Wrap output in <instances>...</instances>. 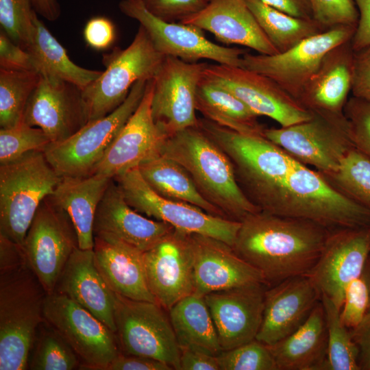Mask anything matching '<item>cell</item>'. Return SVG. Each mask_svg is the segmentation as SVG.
<instances>
[{"label":"cell","instance_id":"6da1fadb","mask_svg":"<svg viewBox=\"0 0 370 370\" xmlns=\"http://www.w3.org/2000/svg\"><path fill=\"white\" fill-rule=\"evenodd\" d=\"M330 231L307 220L260 210L241 221L232 247L261 273L267 286H273L306 275Z\"/></svg>","mask_w":370,"mask_h":370},{"label":"cell","instance_id":"7a4b0ae2","mask_svg":"<svg viewBox=\"0 0 370 370\" xmlns=\"http://www.w3.org/2000/svg\"><path fill=\"white\" fill-rule=\"evenodd\" d=\"M160 153L183 166L201 196L227 219L241 221L260 210L238 186L228 156L198 125L168 137Z\"/></svg>","mask_w":370,"mask_h":370},{"label":"cell","instance_id":"3957f363","mask_svg":"<svg viewBox=\"0 0 370 370\" xmlns=\"http://www.w3.org/2000/svg\"><path fill=\"white\" fill-rule=\"evenodd\" d=\"M198 125L228 156L247 197L269 212L298 161L264 136L241 134L205 118L199 119Z\"/></svg>","mask_w":370,"mask_h":370},{"label":"cell","instance_id":"277c9868","mask_svg":"<svg viewBox=\"0 0 370 370\" xmlns=\"http://www.w3.org/2000/svg\"><path fill=\"white\" fill-rule=\"evenodd\" d=\"M47 293L28 265L0 268V369L26 370Z\"/></svg>","mask_w":370,"mask_h":370},{"label":"cell","instance_id":"5b68a950","mask_svg":"<svg viewBox=\"0 0 370 370\" xmlns=\"http://www.w3.org/2000/svg\"><path fill=\"white\" fill-rule=\"evenodd\" d=\"M267 212L307 220L329 230L370 227V210L345 196L321 173L299 162Z\"/></svg>","mask_w":370,"mask_h":370},{"label":"cell","instance_id":"8992f818","mask_svg":"<svg viewBox=\"0 0 370 370\" xmlns=\"http://www.w3.org/2000/svg\"><path fill=\"white\" fill-rule=\"evenodd\" d=\"M61 177L41 151L0 164V236L21 245L40 204Z\"/></svg>","mask_w":370,"mask_h":370},{"label":"cell","instance_id":"52a82bcc","mask_svg":"<svg viewBox=\"0 0 370 370\" xmlns=\"http://www.w3.org/2000/svg\"><path fill=\"white\" fill-rule=\"evenodd\" d=\"M164 58L140 25L127 48H114L103 56L105 71L82 90L88 122L103 118L116 109L136 82L153 78Z\"/></svg>","mask_w":370,"mask_h":370},{"label":"cell","instance_id":"ba28073f","mask_svg":"<svg viewBox=\"0 0 370 370\" xmlns=\"http://www.w3.org/2000/svg\"><path fill=\"white\" fill-rule=\"evenodd\" d=\"M148 80L132 87L125 100L106 116L88 122L69 138L51 143L44 153L60 176L91 175L121 130L139 106Z\"/></svg>","mask_w":370,"mask_h":370},{"label":"cell","instance_id":"9c48e42d","mask_svg":"<svg viewBox=\"0 0 370 370\" xmlns=\"http://www.w3.org/2000/svg\"><path fill=\"white\" fill-rule=\"evenodd\" d=\"M114 306L115 334L122 354L154 358L180 370L181 351L165 308L114 292Z\"/></svg>","mask_w":370,"mask_h":370},{"label":"cell","instance_id":"30bf717a","mask_svg":"<svg viewBox=\"0 0 370 370\" xmlns=\"http://www.w3.org/2000/svg\"><path fill=\"white\" fill-rule=\"evenodd\" d=\"M312 113L309 119L289 126L265 128L264 136L299 162L330 174L354 147L349 122L345 115Z\"/></svg>","mask_w":370,"mask_h":370},{"label":"cell","instance_id":"8fae6325","mask_svg":"<svg viewBox=\"0 0 370 370\" xmlns=\"http://www.w3.org/2000/svg\"><path fill=\"white\" fill-rule=\"evenodd\" d=\"M127 203L138 212L176 230L219 239L232 247L241 221L212 215L190 204L164 198L144 180L138 168L113 178Z\"/></svg>","mask_w":370,"mask_h":370},{"label":"cell","instance_id":"7c38bea8","mask_svg":"<svg viewBox=\"0 0 370 370\" xmlns=\"http://www.w3.org/2000/svg\"><path fill=\"white\" fill-rule=\"evenodd\" d=\"M21 247L47 294L53 293L64 267L79 246L70 217L51 195L40 204Z\"/></svg>","mask_w":370,"mask_h":370},{"label":"cell","instance_id":"4fadbf2b","mask_svg":"<svg viewBox=\"0 0 370 370\" xmlns=\"http://www.w3.org/2000/svg\"><path fill=\"white\" fill-rule=\"evenodd\" d=\"M356 25H338L308 37L291 49L273 55L245 53L241 66L265 75L297 100L325 55L352 38Z\"/></svg>","mask_w":370,"mask_h":370},{"label":"cell","instance_id":"5bb4252c","mask_svg":"<svg viewBox=\"0 0 370 370\" xmlns=\"http://www.w3.org/2000/svg\"><path fill=\"white\" fill-rule=\"evenodd\" d=\"M44 317L73 349L80 360V369L106 370L121 354L116 334L63 294H47Z\"/></svg>","mask_w":370,"mask_h":370},{"label":"cell","instance_id":"9a60e30c","mask_svg":"<svg viewBox=\"0 0 370 370\" xmlns=\"http://www.w3.org/2000/svg\"><path fill=\"white\" fill-rule=\"evenodd\" d=\"M119 8L124 14L139 22L155 48L164 56L188 62L208 59L221 64L241 66L245 50L217 45L208 40L204 30L198 27L163 21L150 12L143 0H123Z\"/></svg>","mask_w":370,"mask_h":370},{"label":"cell","instance_id":"2e32d148","mask_svg":"<svg viewBox=\"0 0 370 370\" xmlns=\"http://www.w3.org/2000/svg\"><path fill=\"white\" fill-rule=\"evenodd\" d=\"M203 76L232 92L257 116H267L281 127L308 120L313 114L273 80L249 69L208 64Z\"/></svg>","mask_w":370,"mask_h":370},{"label":"cell","instance_id":"e0dca14e","mask_svg":"<svg viewBox=\"0 0 370 370\" xmlns=\"http://www.w3.org/2000/svg\"><path fill=\"white\" fill-rule=\"evenodd\" d=\"M207 65L165 56L153 77L151 112L167 137L198 125L195 96Z\"/></svg>","mask_w":370,"mask_h":370},{"label":"cell","instance_id":"ac0fdd59","mask_svg":"<svg viewBox=\"0 0 370 370\" xmlns=\"http://www.w3.org/2000/svg\"><path fill=\"white\" fill-rule=\"evenodd\" d=\"M370 254L369 227L331 230L322 251L306 275L321 295L341 308L345 289L362 276Z\"/></svg>","mask_w":370,"mask_h":370},{"label":"cell","instance_id":"d6986e66","mask_svg":"<svg viewBox=\"0 0 370 370\" xmlns=\"http://www.w3.org/2000/svg\"><path fill=\"white\" fill-rule=\"evenodd\" d=\"M153 92V78L148 80L139 106L92 174L98 173L113 179L160 154L168 137L153 120L151 112Z\"/></svg>","mask_w":370,"mask_h":370},{"label":"cell","instance_id":"ffe728a7","mask_svg":"<svg viewBox=\"0 0 370 370\" xmlns=\"http://www.w3.org/2000/svg\"><path fill=\"white\" fill-rule=\"evenodd\" d=\"M188 234L174 229L143 252L149 288L166 310L194 292V256Z\"/></svg>","mask_w":370,"mask_h":370},{"label":"cell","instance_id":"44dd1931","mask_svg":"<svg viewBox=\"0 0 370 370\" xmlns=\"http://www.w3.org/2000/svg\"><path fill=\"white\" fill-rule=\"evenodd\" d=\"M23 122L40 128L51 143L69 138L88 123L82 90L41 75L27 102Z\"/></svg>","mask_w":370,"mask_h":370},{"label":"cell","instance_id":"7402d4cb","mask_svg":"<svg viewBox=\"0 0 370 370\" xmlns=\"http://www.w3.org/2000/svg\"><path fill=\"white\" fill-rule=\"evenodd\" d=\"M264 284H254L204 295L223 350L256 338L263 317Z\"/></svg>","mask_w":370,"mask_h":370},{"label":"cell","instance_id":"603a6c76","mask_svg":"<svg viewBox=\"0 0 370 370\" xmlns=\"http://www.w3.org/2000/svg\"><path fill=\"white\" fill-rule=\"evenodd\" d=\"M194 256V292L205 295L225 289L264 284L261 273L227 243L199 234H188Z\"/></svg>","mask_w":370,"mask_h":370},{"label":"cell","instance_id":"cb8c5ba5","mask_svg":"<svg viewBox=\"0 0 370 370\" xmlns=\"http://www.w3.org/2000/svg\"><path fill=\"white\" fill-rule=\"evenodd\" d=\"M321 300L307 275L286 279L266 290L262 323L256 339L271 345L295 331Z\"/></svg>","mask_w":370,"mask_h":370},{"label":"cell","instance_id":"d4e9b609","mask_svg":"<svg viewBox=\"0 0 370 370\" xmlns=\"http://www.w3.org/2000/svg\"><path fill=\"white\" fill-rule=\"evenodd\" d=\"M174 230L171 225L150 219L132 208L112 179L96 210L94 236H109L145 252Z\"/></svg>","mask_w":370,"mask_h":370},{"label":"cell","instance_id":"484cf974","mask_svg":"<svg viewBox=\"0 0 370 370\" xmlns=\"http://www.w3.org/2000/svg\"><path fill=\"white\" fill-rule=\"evenodd\" d=\"M206 2L204 8L180 23L206 30L227 45L247 47L260 54L278 53L244 0H206Z\"/></svg>","mask_w":370,"mask_h":370},{"label":"cell","instance_id":"4316f807","mask_svg":"<svg viewBox=\"0 0 370 370\" xmlns=\"http://www.w3.org/2000/svg\"><path fill=\"white\" fill-rule=\"evenodd\" d=\"M352 39L331 49L304 88L298 101L314 113L343 116L354 78Z\"/></svg>","mask_w":370,"mask_h":370},{"label":"cell","instance_id":"83f0119b","mask_svg":"<svg viewBox=\"0 0 370 370\" xmlns=\"http://www.w3.org/2000/svg\"><path fill=\"white\" fill-rule=\"evenodd\" d=\"M54 292L75 301L116 333L114 292L95 264L93 249L77 247L73 251Z\"/></svg>","mask_w":370,"mask_h":370},{"label":"cell","instance_id":"f1b7e54d","mask_svg":"<svg viewBox=\"0 0 370 370\" xmlns=\"http://www.w3.org/2000/svg\"><path fill=\"white\" fill-rule=\"evenodd\" d=\"M95 264L109 288L127 298L156 302L147 280L143 252L109 236H94Z\"/></svg>","mask_w":370,"mask_h":370},{"label":"cell","instance_id":"f546056e","mask_svg":"<svg viewBox=\"0 0 370 370\" xmlns=\"http://www.w3.org/2000/svg\"><path fill=\"white\" fill-rule=\"evenodd\" d=\"M267 346L278 370H326L328 334L321 300L295 331Z\"/></svg>","mask_w":370,"mask_h":370},{"label":"cell","instance_id":"4dcf8cb0","mask_svg":"<svg viewBox=\"0 0 370 370\" xmlns=\"http://www.w3.org/2000/svg\"><path fill=\"white\" fill-rule=\"evenodd\" d=\"M112 179L98 173L62 176L51 194L54 201L70 217L80 249L94 247L93 223L96 210Z\"/></svg>","mask_w":370,"mask_h":370},{"label":"cell","instance_id":"1f68e13d","mask_svg":"<svg viewBox=\"0 0 370 370\" xmlns=\"http://www.w3.org/2000/svg\"><path fill=\"white\" fill-rule=\"evenodd\" d=\"M169 319L180 348L217 356L221 351L217 332L204 295L195 292L169 309Z\"/></svg>","mask_w":370,"mask_h":370},{"label":"cell","instance_id":"d6a6232c","mask_svg":"<svg viewBox=\"0 0 370 370\" xmlns=\"http://www.w3.org/2000/svg\"><path fill=\"white\" fill-rule=\"evenodd\" d=\"M195 108L205 119L236 132L264 136V127L242 101L223 87L202 76L196 92Z\"/></svg>","mask_w":370,"mask_h":370},{"label":"cell","instance_id":"836d02e7","mask_svg":"<svg viewBox=\"0 0 370 370\" xmlns=\"http://www.w3.org/2000/svg\"><path fill=\"white\" fill-rule=\"evenodd\" d=\"M34 23V39L27 51L33 59L36 70L42 76L71 83L82 90L101 75L102 71L84 69L75 64L37 14Z\"/></svg>","mask_w":370,"mask_h":370},{"label":"cell","instance_id":"e575fe53","mask_svg":"<svg viewBox=\"0 0 370 370\" xmlns=\"http://www.w3.org/2000/svg\"><path fill=\"white\" fill-rule=\"evenodd\" d=\"M147 184L160 196L195 206L214 216L227 219L198 191L188 172L175 160L161 153L138 167Z\"/></svg>","mask_w":370,"mask_h":370},{"label":"cell","instance_id":"d590c367","mask_svg":"<svg viewBox=\"0 0 370 370\" xmlns=\"http://www.w3.org/2000/svg\"><path fill=\"white\" fill-rule=\"evenodd\" d=\"M244 1L278 53L325 31L313 18H301L288 14L260 0Z\"/></svg>","mask_w":370,"mask_h":370},{"label":"cell","instance_id":"8d00e7d4","mask_svg":"<svg viewBox=\"0 0 370 370\" xmlns=\"http://www.w3.org/2000/svg\"><path fill=\"white\" fill-rule=\"evenodd\" d=\"M40 77L35 71L0 69L1 128H11L23 123L27 102Z\"/></svg>","mask_w":370,"mask_h":370},{"label":"cell","instance_id":"74e56055","mask_svg":"<svg viewBox=\"0 0 370 370\" xmlns=\"http://www.w3.org/2000/svg\"><path fill=\"white\" fill-rule=\"evenodd\" d=\"M81 362L68 342L45 319L36 331L30 351L28 369L32 370H72Z\"/></svg>","mask_w":370,"mask_h":370},{"label":"cell","instance_id":"f35d334b","mask_svg":"<svg viewBox=\"0 0 370 370\" xmlns=\"http://www.w3.org/2000/svg\"><path fill=\"white\" fill-rule=\"evenodd\" d=\"M321 301L328 334L326 370H360L358 348L341 320L340 308L326 295H321Z\"/></svg>","mask_w":370,"mask_h":370},{"label":"cell","instance_id":"ab89813d","mask_svg":"<svg viewBox=\"0 0 370 370\" xmlns=\"http://www.w3.org/2000/svg\"><path fill=\"white\" fill-rule=\"evenodd\" d=\"M322 175L345 196L370 210V159L355 147L336 171Z\"/></svg>","mask_w":370,"mask_h":370},{"label":"cell","instance_id":"60d3db41","mask_svg":"<svg viewBox=\"0 0 370 370\" xmlns=\"http://www.w3.org/2000/svg\"><path fill=\"white\" fill-rule=\"evenodd\" d=\"M36 15L31 0H0L1 30L26 51L34 39Z\"/></svg>","mask_w":370,"mask_h":370},{"label":"cell","instance_id":"b9f144b4","mask_svg":"<svg viewBox=\"0 0 370 370\" xmlns=\"http://www.w3.org/2000/svg\"><path fill=\"white\" fill-rule=\"evenodd\" d=\"M51 143L40 128L25 123L0 130V164L14 161L33 151H45Z\"/></svg>","mask_w":370,"mask_h":370},{"label":"cell","instance_id":"7bdbcfd3","mask_svg":"<svg viewBox=\"0 0 370 370\" xmlns=\"http://www.w3.org/2000/svg\"><path fill=\"white\" fill-rule=\"evenodd\" d=\"M220 370H278L268 346L256 338L217 356Z\"/></svg>","mask_w":370,"mask_h":370},{"label":"cell","instance_id":"ee69618b","mask_svg":"<svg viewBox=\"0 0 370 370\" xmlns=\"http://www.w3.org/2000/svg\"><path fill=\"white\" fill-rule=\"evenodd\" d=\"M312 18L323 30L343 25H357L359 13L354 0H309Z\"/></svg>","mask_w":370,"mask_h":370},{"label":"cell","instance_id":"f6af8a7d","mask_svg":"<svg viewBox=\"0 0 370 370\" xmlns=\"http://www.w3.org/2000/svg\"><path fill=\"white\" fill-rule=\"evenodd\" d=\"M344 114L354 147L370 159V101L352 96Z\"/></svg>","mask_w":370,"mask_h":370},{"label":"cell","instance_id":"bcb514c9","mask_svg":"<svg viewBox=\"0 0 370 370\" xmlns=\"http://www.w3.org/2000/svg\"><path fill=\"white\" fill-rule=\"evenodd\" d=\"M369 304V288L361 276L353 280L345 289L340 310L342 323L349 330L356 328L367 314Z\"/></svg>","mask_w":370,"mask_h":370},{"label":"cell","instance_id":"7dc6e473","mask_svg":"<svg viewBox=\"0 0 370 370\" xmlns=\"http://www.w3.org/2000/svg\"><path fill=\"white\" fill-rule=\"evenodd\" d=\"M145 8L154 16L168 21L181 22L184 18L205 7L206 0H143Z\"/></svg>","mask_w":370,"mask_h":370},{"label":"cell","instance_id":"c3c4849f","mask_svg":"<svg viewBox=\"0 0 370 370\" xmlns=\"http://www.w3.org/2000/svg\"><path fill=\"white\" fill-rule=\"evenodd\" d=\"M0 69L37 71L29 53L14 43L2 30L0 32Z\"/></svg>","mask_w":370,"mask_h":370},{"label":"cell","instance_id":"681fc988","mask_svg":"<svg viewBox=\"0 0 370 370\" xmlns=\"http://www.w3.org/2000/svg\"><path fill=\"white\" fill-rule=\"evenodd\" d=\"M86 43L97 50L110 47L115 39V28L110 20L103 16L90 19L84 29Z\"/></svg>","mask_w":370,"mask_h":370},{"label":"cell","instance_id":"f907efd6","mask_svg":"<svg viewBox=\"0 0 370 370\" xmlns=\"http://www.w3.org/2000/svg\"><path fill=\"white\" fill-rule=\"evenodd\" d=\"M352 96L370 101V45L354 53Z\"/></svg>","mask_w":370,"mask_h":370},{"label":"cell","instance_id":"816d5d0a","mask_svg":"<svg viewBox=\"0 0 370 370\" xmlns=\"http://www.w3.org/2000/svg\"><path fill=\"white\" fill-rule=\"evenodd\" d=\"M169 364L151 358L121 354L106 370H171Z\"/></svg>","mask_w":370,"mask_h":370},{"label":"cell","instance_id":"f5cc1de1","mask_svg":"<svg viewBox=\"0 0 370 370\" xmlns=\"http://www.w3.org/2000/svg\"><path fill=\"white\" fill-rule=\"evenodd\" d=\"M180 351V370H220L217 356L193 349Z\"/></svg>","mask_w":370,"mask_h":370},{"label":"cell","instance_id":"db71d44e","mask_svg":"<svg viewBox=\"0 0 370 370\" xmlns=\"http://www.w3.org/2000/svg\"><path fill=\"white\" fill-rule=\"evenodd\" d=\"M359 13L356 29L352 38L354 51L370 45V0H354Z\"/></svg>","mask_w":370,"mask_h":370},{"label":"cell","instance_id":"11a10c76","mask_svg":"<svg viewBox=\"0 0 370 370\" xmlns=\"http://www.w3.org/2000/svg\"><path fill=\"white\" fill-rule=\"evenodd\" d=\"M351 333L358 348L360 370H370V312Z\"/></svg>","mask_w":370,"mask_h":370},{"label":"cell","instance_id":"9f6ffc18","mask_svg":"<svg viewBox=\"0 0 370 370\" xmlns=\"http://www.w3.org/2000/svg\"><path fill=\"white\" fill-rule=\"evenodd\" d=\"M288 14L306 19L312 18L309 0H260Z\"/></svg>","mask_w":370,"mask_h":370},{"label":"cell","instance_id":"6f0895ef","mask_svg":"<svg viewBox=\"0 0 370 370\" xmlns=\"http://www.w3.org/2000/svg\"><path fill=\"white\" fill-rule=\"evenodd\" d=\"M33 7L42 17L49 21L57 20L60 15L58 0H31Z\"/></svg>","mask_w":370,"mask_h":370},{"label":"cell","instance_id":"680465c9","mask_svg":"<svg viewBox=\"0 0 370 370\" xmlns=\"http://www.w3.org/2000/svg\"><path fill=\"white\" fill-rule=\"evenodd\" d=\"M362 276L363 277L364 280H365L369 292V308L367 313L370 312V254L367 258V260L366 262Z\"/></svg>","mask_w":370,"mask_h":370},{"label":"cell","instance_id":"91938a15","mask_svg":"<svg viewBox=\"0 0 370 370\" xmlns=\"http://www.w3.org/2000/svg\"><path fill=\"white\" fill-rule=\"evenodd\" d=\"M369 234H370V227H369Z\"/></svg>","mask_w":370,"mask_h":370}]
</instances>
